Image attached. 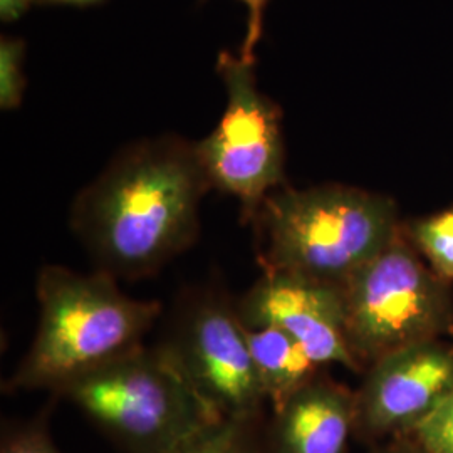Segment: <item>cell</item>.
<instances>
[{
  "label": "cell",
  "mask_w": 453,
  "mask_h": 453,
  "mask_svg": "<svg viewBox=\"0 0 453 453\" xmlns=\"http://www.w3.org/2000/svg\"><path fill=\"white\" fill-rule=\"evenodd\" d=\"M41 2H52V4H67V5H89L96 4L99 0H41Z\"/></svg>",
  "instance_id": "20"
},
{
  "label": "cell",
  "mask_w": 453,
  "mask_h": 453,
  "mask_svg": "<svg viewBox=\"0 0 453 453\" xmlns=\"http://www.w3.org/2000/svg\"><path fill=\"white\" fill-rule=\"evenodd\" d=\"M410 435V434H408ZM408 435H400V437H395L388 445L378 449L374 453H428L420 443L415 440L410 441Z\"/></svg>",
  "instance_id": "18"
},
{
  "label": "cell",
  "mask_w": 453,
  "mask_h": 453,
  "mask_svg": "<svg viewBox=\"0 0 453 453\" xmlns=\"http://www.w3.org/2000/svg\"><path fill=\"white\" fill-rule=\"evenodd\" d=\"M35 296L39 326L26 357L4 383L5 393L48 389L58 395L143 346L163 311L158 301L125 294L113 275L80 274L65 265L39 271Z\"/></svg>",
  "instance_id": "2"
},
{
  "label": "cell",
  "mask_w": 453,
  "mask_h": 453,
  "mask_svg": "<svg viewBox=\"0 0 453 453\" xmlns=\"http://www.w3.org/2000/svg\"><path fill=\"white\" fill-rule=\"evenodd\" d=\"M453 391V346L421 341L370 366L357 393V428L368 440L408 435Z\"/></svg>",
  "instance_id": "8"
},
{
  "label": "cell",
  "mask_w": 453,
  "mask_h": 453,
  "mask_svg": "<svg viewBox=\"0 0 453 453\" xmlns=\"http://www.w3.org/2000/svg\"><path fill=\"white\" fill-rule=\"evenodd\" d=\"M242 2L249 11V16H247V34L243 37L239 56L247 63H256L254 49L264 34V12L269 0H242Z\"/></svg>",
  "instance_id": "17"
},
{
  "label": "cell",
  "mask_w": 453,
  "mask_h": 453,
  "mask_svg": "<svg viewBox=\"0 0 453 453\" xmlns=\"http://www.w3.org/2000/svg\"><path fill=\"white\" fill-rule=\"evenodd\" d=\"M220 417H260L269 403L260 387L235 303L220 288L180 297L157 344Z\"/></svg>",
  "instance_id": "7"
},
{
  "label": "cell",
  "mask_w": 453,
  "mask_h": 453,
  "mask_svg": "<svg viewBox=\"0 0 453 453\" xmlns=\"http://www.w3.org/2000/svg\"><path fill=\"white\" fill-rule=\"evenodd\" d=\"M211 190L194 143L163 134L125 146L73 202L71 228L97 271L158 273L194 245Z\"/></svg>",
  "instance_id": "1"
},
{
  "label": "cell",
  "mask_w": 453,
  "mask_h": 453,
  "mask_svg": "<svg viewBox=\"0 0 453 453\" xmlns=\"http://www.w3.org/2000/svg\"><path fill=\"white\" fill-rule=\"evenodd\" d=\"M235 308L243 326L280 329L318 366L359 368L348 344L341 288L299 275L262 273Z\"/></svg>",
  "instance_id": "9"
},
{
  "label": "cell",
  "mask_w": 453,
  "mask_h": 453,
  "mask_svg": "<svg viewBox=\"0 0 453 453\" xmlns=\"http://www.w3.org/2000/svg\"><path fill=\"white\" fill-rule=\"evenodd\" d=\"M217 71L226 84V111L211 134L195 142V153L211 190L235 196L250 224L264 200L286 187L282 113L257 88L254 63L222 50Z\"/></svg>",
  "instance_id": "6"
},
{
  "label": "cell",
  "mask_w": 453,
  "mask_h": 453,
  "mask_svg": "<svg viewBox=\"0 0 453 453\" xmlns=\"http://www.w3.org/2000/svg\"><path fill=\"white\" fill-rule=\"evenodd\" d=\"M48 418L44 411L33 420L7 425L2 432L0 453H61L49 434Z\"/></svg>",
  "instance_id": "14"
},
{
  "label": "cell",
  "mask_w": 453,
  "mask_h": 453,
  "mask_svg": "<svg viewBox=\"0 0 453 453\" xmlns=\"http://www.w3.org/2000/svg\"><path fill=\"white\" fill-rule=\"evenodd\" d=\"M31 0H0V16L4 20H16L22 16Z\"/></svg>",
  "instance_id": "19"
},
{
  "label": "cell",
  "mask_w": 453,
  "mask_h": 453,
  "mask_svg": "<svg viewBox=\"0 0 453 453\" xmlns=\"http://www.w3.org/2000/svg\"><path fill=\"white\" fill-rule=\"evenodd\" d=\"M243 331L260 387L273 410L284 405L318 376L321 366L280 329L243 326Z\"/></svg>",
  "instance_id": "11"
},
{
  "label": "cell",
  "mask_w": 453,
  "mask_h": 453,
  "mask_svg": "<svg viewBox=\"0 0 453 453\" xmlns=\"http://www.w3.org/2000/svg\"><path fill=\"white\" fill-rule=\"evenodd\" d=\"M413 235L438 274L453 280V209L421 220Z\"/></svg>",
  "instance_id": "13"
},
{
  "label": "cell",
  "mask_w": 453,
  "mask_h": 453,
  "mask_svg": "<svg viewBox=\"0 0 453 453\" xmlns=\"http://www.w3.org/2000/svg\"><path fill=\"white\" fill-rule=\"evenodd\" d=\"M411 435L428 453H453V391L415 426Z\"/></svg>",
  "instance_id": "15"
},
{
  "label": "cell",
  "mask_w": 453,
  "mask_h": 453,
  "mask_svg": "<svg viewBox=\"0 0 453 453\" xmlns=\"http://www.w3.org/2000/svg\"><path fill=\"white\" fill-rule=\"evenodd\" d=\"M346 336L357 365L438 340L453 327L447 288L425 269L400 234L342 288Z\"/></svg>",
  "instance_id": "5"
},
{
  "label": "cell",
  "mask_w": 453,
  "mask_h": 453,
  "mask_svg": "<svg viewBox=\"0 0 453 453\" xmlns=\"http://www.w3.org/2000/svg\"><path fill=\"white\" fill-rule=\"evenodd\" d=\"M262 273L342 288L400 232L393 202L353 187H282L250 222Z\"/></svg>",
  "instance_id": "3"
},
{
  "label": "cell",
  "mask_w": 453,
  "mask_h": 453,
  "mask_svg": "<svg viewBox=\"0 0 453 453\" xmlns=\"http://www.w3.org/2000/svg\"><path fill=\"white\" fill-rule=\"evenodd\" d=\"M24 42L4 37L0 42V106L2 110H16L24 95Z\"/></svg>",
  "instance_id": "16"
},
{
  "label": "cell",
  "mask_w": 453,
  "mask_h": 453,
  "mask_svg": "<svg viewBox=\"0 0 453 453\" xmlns=\"http://www.w3.org/2000/svg\"><path fill=\"white\" fill-rule=\"evenodd\" d=\"M357 428V393L316 376L267 421L271 453H344Z\"/></svg>",
  "instance_id": "10"
},
{
  "label": "cell",
  "mask_w": 453,
  "mask_h": 453,
  "mask_svg": "<svg viewBox=\"0 0 453 453\" xmlns=\"http://www.w3.org/2000/svg\"><path fill=\"white\" fill-rule=\"evenodd\" d=\"M69 400L123 453H166L222 418L158 346L128 355L69 383Z\"/></svg>",
  "instance_id": "4"
},
{
  "label": "cell",
  "mask_w": 453,
  "mask_h": 453,
  "mask_svg": "<svg viewBox=\"0 0 453 453\" xmlns=\"http://www.w3.org/2000/svg\"><path fill=\"white\" fill-rule=\"evenodd\" d=\"M166 453H271L265 415L222 417Z\"/></svg>",
  "instance_id": "12"
}]
</instances>
